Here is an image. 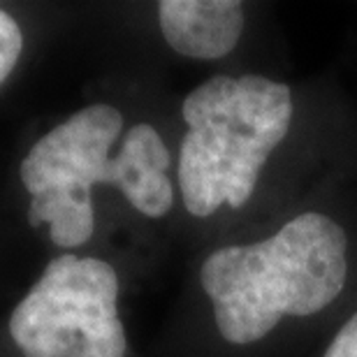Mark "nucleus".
<instances>
[{"instance_id": "f257e3e1", "label": "nucleus", "mask_w": 357, "mask_h": 357, "mask_svg": "<svg viewBox=\"0 0 357 357\" xmlns=\"http://www.w3.org/2000/svg\"><path fill=\"white\" fill-rule=\"evenodd\" d=\"M348 239L330 216L299 213L274 237L227 246L202 265L218 332L237 346L253 344L283 316H311L332 304L348 276Z\"/></svg>"}, {"instance_id": "f03ea898", "label": "nucleus", "mask_w": 357, "mask_h": 357, "mask_svg": "<svg viewBox=\"0 0 357 357\" xmlns=\"http://www.w3.org/2000/svg\"><path fill=\"white\" fill-rule=\"evenodd\" d=\"M188 132L178 155V185L192 216L251 199L269 153L285 139L292 96L267 77H211L185 98Z\"/></svg>"}, {"instance_id": "7ed1b4c3", "label": "nucleus", "mask_w": 357, "mask_h": 357, "mask_svg": "<svg viewBox=\"0 0 357 357\" xmlns=\"http://www.w3.org/2000/svg\"><path fill=\"white\" fill-rule=\"evenodd\" d=\"M116 299L109 262L63 253L17 304L10 334L26 357H126Z\"/></svg>"}, {"instance_id": "20e7f679", "label": "nucleus", "mask_w": 357, "mask_h": 357, "mask_svg": "<svg viewBox=\"0 0 357 357\" xmlns=\"http://www.w3.org/2000/svg\"><path fill=\"white\" fill-rule=\"evenodd\" d=\"M123 116L112 105H91L40 137L21 162V183L31 192V225H52L61 248L86 244L96 227L93 185L107 183L109 151Z\"/></svg>"}, {"instance_id": "39448f33", "label": "nucleus", "mask_w": 357, "mask_h": 357, "mask_svg": "<svg viewBox=\"0 0 357 357\" xmlns=\"http://www.w3.org/2000/svg\"><path fill=\"white\" fill-rule=\"evenodd\" d=\"M158 19L176 54L216 61L237 47L246 14L239 0H162Z\"/></svg>"}, {"instance_id": "423d86ee", "label": "nucleus", "mask_w": 357, "mask_h": 357, "mask_svg": "<svg viewBox=\"0 0 357 357\" xmlns=\"http://www.w3.org/2000/svg\"><path fill=\"white\" fill-rule=\"evenodd\" d=\"M169 162L172 158L155 128L137 123L128 130L116 158L109 160L107 183L116 185L139 213L160 218L174 204Z\"/></svg>"}, {"instance_id": "0eeeda50", "label": "nucleus", "mask_w": 357, "mask_h": 357, "mask_svg": "<svg viewBox=\"0 0 357 357\" xmlns=\"http://www.w3.org/2000/svg\"><path fill=\"white\" fill-rule=\"evenodd\" d=\"M21 47H24V35H21L19 24L7 12L0 10V84L17 66Z\"/></svg>"}, {"instance_id": "6e6552de", "label": "nucleus", "mask_w": 357, "mask_h": 357, "mask_svg": "<svg viewBox=\"0 0 357 357\" xmlns=\"http://www.w3.org/2000/svg\"><path fill=\"white\" fill-rule=\"evenodd\" d=\"M323 357H357V313L341 327Z\"/></svg>"}]
</instances>
